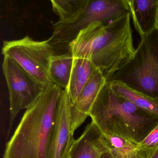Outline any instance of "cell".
I'll use <instances>...</instances> for the list:
<instances>
[{"instance_id":"cell-1","label":"cell","mask_w":158,"mask_h":158,"mask_svg":"<svg viewBox=\"0 0 158 158\" xmlns=\"http://www.w3.org/2000/svg\"><path fill=\"white\" fill-rule=\"evenodd\" d=\"M130 12L109 23L95 22L79 32L70 44L74 58L92 62L107 82L134 57Z\"/></svg>"},{"instance_id":"cell-2","label":"cell","mask_w":158,"mask_h":158,"mask_svg":"<svg viewBox=\"0 0 158 158\" xmlns=\"http://www.w3.org/2000/svg\"><path fill=\"white\" fill-rule=\"evenodd\" d=\"M63 90L53 84L27 109L6 143L3 158H47Z\"/></svg>"},{"instance_id":"cell-3","label":"cell","mask_w":158,"mask_h":158,"mask_svg":"<svg viewBox=\"0 0 158 158\" xmlns=\"http://www.w3.org/2000/svg\"><path fill=\"white\" fill-rule=\"evenodd\" d=\"M90 117L102 133L141 143L158 124V117L116 93L108 82L100 90Z\"/></svg>"},{"instance_id":"cell-4","label":"cell","mask_w":158,"mask_h":158,"mask_svg":"<svg viewBox=\"0 0 158 158\" xmlns=\"http://www.w3.org/2000/svg\"><path fill=\"white\" fill-rule=\"evenodd\" d=\"M129 12L124 0H88L73 16L54 24L53 35L47 40L53 55L70 51V44L81 30L90 24L110 23Z\"/></svg>"},{"instance_id":"cell-5","label":"cell","mask_w":158,"mask_h":158,"mask_svg":"<svg viewBox=\"0 0 158 158\" xmlns=\"http://www.w3.org/2000/svg\"><path fill=\"white\" fill-rule=\"evenodd\" d=\"M112 80L158 98V29L141 37L134 57L109 81Z\"/></svg>"},{"instance_id":"cell-6","label":"cell","mask_w":158,"mask_h":158,"mask_svg":"<svg viewBox=\"0 0 158 158\" xmlns=\"http://www.w3.org/2000/svg\"><path fill=\"white\" fill-rule=\"evenodd\" d=\"M2 54L17 63L37 81L49 87L53 83L49 75L53 50L45 41H35L28 36L20 40L5 41Z\"/></svg>"},{"instance_id":"cell-7","label":"cell","mask_w":158,"mask_h":158,"mask_svg":"<svg viewBox=\"0 0 158 158\" xmlns=\"http://www.w3.org/2000/svg\"><path fill=\"white\" fill-rule=\"evenodd\" d=\"M3 72L9 93L10 118L6 139L17 115L33 104L47 87L33 78L17 63L4 56Z\"/></svg>"},{"instance_id":"cell-8","label":"cell","mask_w":158,"mask_h":158,"mask_svg":"<svg viewBox=\"0 0 158 158\" xmlns=\"http://www.w3.org/2000/svg\"><path fill=\"white\" fill-rule=\"evenodd\" d=\"M73 134L70 125L68 98L65 89L62 92L58 107L47 158H67L75 141Z\"/></svg>"},{"instance_id":"cell-9","label":"cell","mask_w":158,"mask_h":158,"mask_svg":"<svg viewBox=\"0 0 158 158\" xmlns=\"http://www.w3.org/2000/svg\"><path fill=\"white\" fill-rule=\"evenodd\" d=\"M106 82L102 72L96 69L74 103L69 104L70 125L73 133L90 116V111L95 101Z\"/></svg>"},{"instance_id":"cell-10","label":"cell","mask_w":158,"mask_h":158,"mask_svg":"<svg viewBox=\"0 0 158 158\" xmlns=\"http://www.w3.org/2000/svg\"><path fill=\"white\" fill-rule=\"evenodd\" d=\"M105 153H109V150L104 143L103 133L92 121L74 141L67 158H99Z\"/></svg>"},{"instance_id":"cell-11","label":"cell","mask_w":158,"mask_h":158,"mask_svg":"<svg viewBox=\"0 0 158 158\" xmlns=\"http://www.w3.org/2000/svg\"><path fill=\"white\" fill-rule=\"evenodd\" d=\"M133 22L141 37L157 28L158 0H133Z\"/></svg>"},{"instance_id":"cell-12","label":"cell","mask_w":158,"mask_h":158,"mask_svg":"<svg viewBox=\"0 0 158 158\" xmlns=\"http://www.w3.org/2000/svg\"><path fill=\"white\" fill-rule=\"evenodd\" d=\"M97 69L88 59L74 58L69 83L67 89L69 104L74 103L77 97Z\"/></svg>"},{"instance_id":"cell-13","label":"cell","mask_w":158,"mask_h":158,"mask_svg":"<svg viewBox=\"0 0 158 158\" xmlns=\"http://www.w3.org/2000/svg\"><path fill=\"white\" fill-rule=\"evenodd\" d=\"M108 82L116 93L130 100L138 107L158 117V98L137 91L121 81L112 80Z\"/></svg>"},{"instance_id":"cell-14","label":"cell","mask_w":158,"mask_h":158,"mask_svg":"<svg viewBox=\"0 0 158 158\" xmlns=\"http://www.w3.org/2000/svg\"><path fill=\"white\" fill-rule=\"evenodd\" d=\"M74 57L71 50L66 53L52 56L49 75L53 82L62 88L67 89L69 83Z\"/></svg>"},{"instance_id":"cell-15","label":"cell","mask_w":158,"mask_h":158,"mask_svg":"<svg viewBox=\"0 0 158 158\" xmlns=\"http://www.w3.org/2000/svg\"><path fill=\"white\" fill-rule=\"evenodd\" d=\"M103 134L109 153H111L114 158H145L137 144L118 136Z\"/></svg>"},{"instance_id":"cell-16","label":"cell","mask_w":158,"mask_h":158,"mask_svg":"<svg viewBox=\"0 0 158 158\" xmlns=\"http://www.w3.org/2000/svg\"><path fill=\"white\" fill-rule=\"evenodd\" d=\"M53 11L59 20L69 18L76 14L88 0H50Z\"/></svg>"},{"instance_id":"cell-17","label":"cell","mask_w":158,"mask_h":158,"mask_svg":"<svg viewBox=\"0 0 158 158\" xmlns=\"http://www.w3.org/2000/svg\"><path fill=\"white\" fill-rule=\"evenodd\" d=\"M137 145L144 157H153L158 152V124L141 143Z\"/></svg>"},{"instance_id":"cell-18","label":"cell","mask_w":158,"mask_h":158,"mask_svg":"<svg viewBox=\"0 0 158 158\" xmlns=\"http://www.w3.org/2000/svg\"><path fill=\"white\" fill-rule=\"evenodd\" d=\"M124 2H126L130 9V13L133 22H134L135 20V17L134 9L133 0H124Z\"/></svg>"},{"instance_id":"cell-19","label":"cell","mask_w":158,"mask_h":158,"mask_svg":"<svg viewBox=\"0 0 158 158\" xmlns=\"http://www.w3.org/2000/svg\"><path fill=\"white\" fill-rule=\"evenodd\" d=\"M100 158H114L112 154L110 153H105L102 155Z\"/></svg>"},{"instance_id":"cell-20","label":"cell","mask_w":158,"mask_h":158,"mask_svg":"<svg viewBox=\"0 0 158 158\" xmlns=\"http://www.w3.org/2000/svg\"><path fill=\"white\" fill-rule=\"evenodd\" d=\"M152 158H158V152L155 155V156H154L153 157H152Z\"/></svg>"},{"instance_id":"cell-21","label":"cell","mask_w":158,"mask_h":158,"mask_svg":"<svg viewBox=\"0 0 158 158\" xmlns=\"http://www.w3.org/2000/svg\"><path fill=\"white\" fill-rule=\"evenodd\" d=\"M157 28L158 29V15H157Z\"/></svg>"},{"instance_id":"cell-22","label":"cell","mask_w":158,"mask_h":158,"mask_svg":"<svg viewBox=\"0 0 158 158\" xmlns=\"http://www.w3.org/2000/svg\"></svg>"}]
</instances>
